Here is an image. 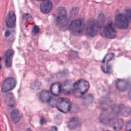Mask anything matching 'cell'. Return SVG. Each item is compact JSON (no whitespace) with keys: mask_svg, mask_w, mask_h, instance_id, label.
Returning <instances> with one entry per match:
<instances>
[{"mask_svg":"<svg viewBox=\"0 0 131 131\" xmlns=\"http://www.w3.org/2000/svg\"><path fill=\"white\" fill-rule=\"evenodd\" d=\"M56 23L57 27L61 31H67L70 27V25L66 9L64 7H59L56 10Z\"/></svg>","mask_w":131,"mask_h":131,"instance_id":"6da1fadb","label":"cell"},{"mask_svg":"<svg viewBox=\"0 0 131 131\" xmlns=\"http://www.w3.org/2000/svg\"><path fill=\"white\" fill-rule=\"evenodd\" d=\"M89 86L88 81L84 79H79L74 84L73 94L76 97H81L88 90Z\"/></svg>","mask_w":131,"mask_h":131,"instance_id":"7a4b0ae2","label":"cell"},{"mask_svg":"<svg viewBox=\"0 0 131 131\" xmlns=\"http://www.w3.org/2000/svg\"><path fill=\"white\" fill-rule=\"evenodd\" d=\"M84 28V23L81 19H77L73 21L69 27L71 33L75 36L81 35L83 33Z\"/></svg>","mask_w":131,"mask_h":131,"instance_id":"3957f363","label":"cell"},{"mask_svg":"<svg viewBox=\"0 0 131 131\" xmlns=\"http://www.w3.org/2000/svg\"><path fill=\"white\" fill-rule=\"evenodd\" d=\"M57 108L63 113H67L71 108V103L68 98H60L55 104Z\"/></svg>","mask_w":131,"mask_h":131,"instance_id":"277c9868","label":"cell"},{"mask_svg":"<svg viewBox=\"0 0 131 131\" xmlns=\"http://www.w3.org/2000/svg\"><path fill=\"white\" fill-rule=\"evenodd\" d=\"M98 26L93 18L89 19L86 25V33L90 37L95 36L98 33Z\"/></svg>","mask_w":131,"mask_h":131,"instance_id":"5b68a950","label":"cell"},{"mask_svg":"<svg viewBox=\"0 0 131 131\" xmlns=\"http://www.w3.org/2000/svg\"><path fill=\"white\" fill-rule=\"evenodd\" d=\"M116 26L121 29H126L128 28V20L126 16L123 14H118L115 17Z\"/></svg>","mask_w":131,"mask_h":131,"instance_id":"8992f818","label":"cell"},{"mask_svg":"<svg viewBox=\"0 0 131 131\" xmlns=\"http://www.w3.org/2000/svg\"><path fill=\"white\" fill-rule=\"evenodd\" d=\"M114 113L119 114L122 116L127 117L131 114V108L129 106L124 104H119L115 106L113 108Z\"/></svg>","mask_w":131,"mask_h":131,"instance_id":"52a82bcc","label":"cell"},{"mask_svg":"<svg viewBox=\"0 0 131 131\" xmlns=\"http://www.w3.org/2000/svg\"><path fill=\"white\" fill-rule=\"evenodd\" d=\"M114 54L113 53H108L104 57L101 65L102 71L105 73H108L110 70V62L114 58Z\"/></svg>","mask_w":131,"mask_h":131,"instance_id":"ba28073f","label":"cell"},{"mask_svg":"<svg viewBox=\"0 0 131 131\" xmlns=\"http://www.w3.org/2000/svg\"><path fill=\"white\" fill-rule=\"evenodd\" d=\"M16 81L15 79L11 77L6 78L4 81L2 88L1 91L2 92H7L12 90L16 85Z\"/></svg>","mask_w":131,"mask_h":131,"instance_id":"9c48e42d","label":"cell"},{"mask_svg":"<svg viewBox=\"0 0 131 131\" xmlns=\"http://www.w3.org/2000/svg\"><path fill=\"white\" fill-rule=\"evenodd\" d=\"M108 123L111 128L115 131H120L123 126V120L120 118L114 117L111 118L108 121Z\"/></svg>","mask_w":131,"mask_h":131,"instance_id":"30bf717a","label":"cell"},{"mask_svg":"<svg viewBox=\"0 0 131 131\" xmlns=\"http://www.w3.org/2000/svg\"><path fill=\"white\" fill-rule=\"evenodd\" d=\"M103 33L105 36L110 39H113L117 35V32L113 27L112 23H108L104 27Z\"/></svg>","mask_w":131,"mask_h":131,"instance_id":"8fae6325","label":"cell"},{"mask_svg":"<svg viewBox=\"0 0 131 131\" xmlns=\"http://www.w3.org/2000/svg\"><path fill=\"white\" fill-rule=\"evenodd\" d=\"M53 8V4L50 0H43L40 5V10L43 13H50Z\"/></svg>","mask_w":131,"mask_h":131,"instance_id":"7c38bea8","label":"cell"},{"mask_svg":"<svg viewBox=\"0 0 131 131\" xmlns=\"http://www.w3.org/2000/svg\"><path fill=\"white\" fill-rule=\"evenodd\" d=\"M6 24L7 26L11 28L15 27L16 24V16L14 12L10 11L6 19Z\"/></svg>","mask_w":131,"mask_h":131,"instance_id":"4fadbf2b","label":"cell"},{"mask_svg":"<svg viewBox=\"0 0 131 131\" xmlns=\"http://www.w3.org/2000/svg\"><path fill=\"white\" fill-rule=\"evenodd\" d=\"M81 125V121L80 120L76 117H74L71 118L68 123V126L70 129L73 130L76 129V128H78Z\"/></svg>","mask_w":131,"mask_h":131,"instance_id":"5bb4252c","label":"cell"},{"mask_svg":"<svg viewBox=\"0 0 131 131\" xmlns=\"http://www.w3.org/2000/svg\"><path fill=\"white\" fill-rule=\"evenodd\" d=\"M74 83L71 80L66 81L62 86V91L65 94H69L73 92Z\"/></svg>","mask_w":131,"mask_h":131,"instance_id":"9a60e30c","label":"cell"},{"mask_svg":"<svg viewBox=\"0 0 131 131\" xmlns=\"http://www.w3.org/2000/svg\"><path fill=\"white\" fill-rule=\"evenodd\" d=\"M129 82L126 80L118 79L116 82L117 88L120 91H126L129 87Z\"/></svg>","mask_w":131,"mask_h":131,"instance_id":"2e32d148","label":"cell"},{"mask_svg":"<svg viewBox=\"0 0 131 131\" xmlns=\"http://www.w3.org/2000/svg\"><path fill=\"white\" fill-rule=\"evenodd\" d=\"M5 103L9 106H14L15 104V100L13 95L10 93H7L4 96Z\"/></svg>","mask_w":131,"mask_h":131,"instance_id":"e0dca14e","label":"cell"},{"mask_svg":"<svg viewBox=\"0 0 131 131\" xmlns=\"http://www.w3.org/2000/svg\"><path fill=\"white\" fill-rule=\"evenodd\" d=\"M62 91V86L60 83L54 82L53 83L50 88V91L51 93L54 96H58Z\"/></svg>","mask_w":131,"mask_h":131,"instance_id":"ac0fdd59","label":"cell"},{"mask_svg":"<svg viewBox=\"0 0 131 131\" xmlns=\"http://www.w3.org/2000/svg\"><path fill=\"white\" fill-rule=\"evenodd\" d=\"M13 51L9 49L6 51L5 53V64L7 67H10L12 64V59L13 55Z\"/></svg>","mask_w":131,"mask_h":131,"instance_id":"d6986e66","label":"cell"},{"mask_svg":"<svg viewBox=\"0 0 131 131\" xmlns=\"http://www.w3.org/2000/svg\"><path fill=\"white\" fill-rule=\"evenodd\" d=\"M22 116V113L18 110H13L11 113V117L12 122L14 123H17Z\"/></svg>","mask_w":131,"mask_h":131,"instance_id":"ffe728a7","label":"cell"},{"mask_svg":"<svg viewBox=\"0 0 131 131\" xmlns=\"http://www.w3.org/2000/svg\"><path fill=\"white\" fill-rule=\"evenodd\" d=\"M39 98L43 102H48L51 100V96L48 91L43 90L39 94Z\"/></svg>","mask_w":131,"mask_h":131,"instance_id":"44dd1931","label":"cell"},{"mask_svg":"<svg viewBox=\"0 0 131 131\" xmlns=\"http://www.w3.org/2000/svg\"><path fill=\"white\" fill-rule=\"evenodd\" d=\"M105 23V17L103 14H99L97 19V24L99 28H101L103 27Z\"/></svg>","mask_w":131,"mask_h":131,"instance_id":"7402d4cb","label":"cell"},{"mask_svg":"<svg viewBox=\"0 0 131 131\" xmlns=\"http://www.w3.org/2000/svg\"><path fill=\"white\" fill-rule=\"evenodd\" d=\"M93 100V97L92 95H88L83 99V103L85 105H89L92 103Z\"/></svg>","mask_w":131,"mask_h":131,"instance_id":"603a6c76","label":"cell"},{"mask_svg":"<svg viewBox=\"0 0 131 131\" xmlns=\"http://www.w3.org/2000/svg\"><path fill=\"white\" fill-rule=\"evenodd\" d=\"M126 16L127 17L128 21L131 23V10L127 9L126 10Z\"/></svg>","mask_w":131,"mask_h":131,"instance_id":"cb8c5ba5","label":"cell"},{"mask_svg":"<svg viewBox=\"0 0 131 131\" xmlns=\"http://www.w3.org/2000/svg\"><path fill=\"white\" fill-rule=\"evenodd\" d=\"M39 32V29L37 26H34L33 28V33L34 34H37Z\"/></svg>","mask_w":131,"mask_h":131,"instance_id":"d4e9b609","label":"cell"},{"mask_svg":"<svg viewBox=\"0 0 131 131\" xmlns=\"http://www.w3.org/2000/svg\"><path fill=\"white\" fill-rule=\"evenodd\" d=\"M126 130L131 131V121H128L126 124Z\"/></svg>","mask_w":131,"mask_h":131,"instance_id":"484cf974","label":"cell"},{"mask_svg":"<svg viewBox=\"0 0 131 131\" xmlns=\"http://www.w3.org/2000/svg\"><path fill=\"white\" fill-rule=\"evenodd\" d=\"M51 131H57V128L55 126H53L51 128Z\"/></svg>","mask_w":131,"mask_h":131,"instance_id":"4316f807","label":"cell"},{"mask_svg":"<svg viewBox=\"0 0 131 131\" xmlns=\"http://www.w3.org/2000/svg\"><path fill=\"white\" fill-rule=\"evenodd\" d=\"M10 35V32L9 31H6V33H5V36H9Z\"/></svg>","mask_w":131,"mask_h":131,"instance_id":"83f0119b","label":"cell"},{"mask_svg":"<svg viewBox=\"0 0 131 131\" xmlns=\"http://www.w3.org/2000/svg\"><path fill=\"white\" fill-rule=\"evenodd\" d=\"M26 131H32L31 129H30V128H28Z\"/></svg>","mask_w":131,"mask_h":131,"instance_id":"f1b7e54d","label":"cell"},{"mask_svg":"<svg viewBox=\"0 0 131 131\" xmlns=\"http://www.w3.org/2000/svg\"><path fill=\"white\" fill-rule=\"evenodd\" d=\"M37 1H43V0H37Z\"/></svg>","mask_w":131,"mask_h":131,"instance_id":"f546056e","label":"cell"},{"mask_svg":"<svg viewBox=\"0 0 131 131\" xmlns=\"http://www.w3.org/2000/svg\"><path fill=\"white\" fill-rule=\"evenodd\" d=\"M106 131H110V130H106Z\"/></svg>","mask_w":131,"mask_h":131,"instance_id":"4dcf8cb0","label":"cell"}]
</instances>
